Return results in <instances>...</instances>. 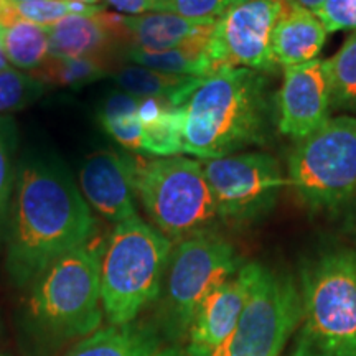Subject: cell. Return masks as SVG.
Returning <instances> with one entry per match:
<instances>
[{
  "label": "cell",
  "instance_id": "e575fe53",
  "mask_svg": "<svg viewBox=\"0 0 356 356\" xmlns=\"http://www.w3.org/2000/svg\"><path fill=\"white\" fill-rule=\"evenodd\" d=\"M76 2H83V3H88V6H96L99 0H76Z\"/></svg>",
  "mask_w": 356,
  "mask_h": 356
},
{
  "label": "cell",
  "instance_id": "603a6c76",
  "mask_svg": "<svg viewBox=\"0 0 356 356\" xmlns=\"http://www.w3.org/2000/svg\"><path fill=\"white\" fill-rule=\"evenodd\" d=\"M144 127L142 154L157 159L184 154V114L181 108L167 102L162 113Z\"/></svg>",
  "mask_w": 356,
  "mask_h": 356
},
{
  "label": "cell",
  "instance_id": "277c9868",
  "mask_svg": "<svg viewBox=\"0 0 356 356\" xmlns=\"http://www.w3.org/2000/svg\"><path fill=\"white\" fill-rule=\"evenodd\" d=\"M172 241L139 216L114 225L99 257L101 305L113 325L131 323L162 292Z\"/></svg>",
  "mask_w": 356,
  "mask_h": 356
},
{
  "label": "cell",
  "instance_id": "ffe728a7",
  "mask_svg": "<svg viewBox=\"0 0 356 356\" xmlns=\"http://www.w3.org/2000/svg\"><path fill=\"white\" fill-rule=\"evenodd\" d=\"M208 40L185 44L172 50H142V48H129L126 56L132 65L144 68L162 71V73L177 74V76L204 78L215 73L210 56L207 53Z\"/></svg>",
  "mask_w": 356,
  "mask_h": 356
},
{
  "label": "cell",
  "instance_id": "9c48e42d",
  "mask_svg": "<svg viewBox=\"0 0 356 356\" xmlns=\"http://www.w3.org/2000/svg\"><path fill=\"white\" fill-rule=\"evenodd\" d=\"M302 315V292L291 275L257 264L234 332L208 356H279Z\"/></svg>",
  "mask_w": 356,
  "mask_h": 356
},
{
  "label": "cell",
  "instance_id": "6da1fadb",
  "mask_svg": "<svg viewBox=\"0 0 356 356\" xmlns=\"http://www.w3.org/2000/svg\"><path fill=\"white\" fill-rule=\"evenodd\" d=\"M92 233L91 208L68 167L51 154L22 155L3 241L13 286H30L51 262L86 246Z\"/></svg>",
  "mask_w": 356,
  "mask_h": 356
},
{
  "label": "cell",
  "instance_id": "d6a6232c",
  "mask_svg": "<svg viewBox=\"0 0 356 356\" xmlns=\"http://www.w3.org/2000/svg\"><path fill=\"white\" fill-rule=\"evenodd\" d=\"M12 66L8 63V58L6 53V44H3V26L0 25V73L6 70H10Z\"/></svg>",
  "mask_w": 356,
  "mask_h": 356
},
{
  "label": "cell",
  "instance_id": "ba28073f",
  "mask_svg": "<svg viewBox=\"0 0 356 356\" xmlns=\"http://www.w3.org/2000/svg\"><path fill=\"white\" fill-rule=\"evenodd\" d=\"M289 180L302 202L314 208L356 198V115L330 118L299 140L289 157Z\"/></svg>",
  "mask_w": 356,
  "mask_h": 356
},
{
  "label": "cell",
  "instance_id": "52a82bcc",
  "mask_svg": "<svg viewBox=\"0 0 356 356\" xmlns=\"http://www.w3.org/2000/svg\"><path fill=\"white\" fill-rule=\"evenodd\" d=\"M241 269L234 248L210 229L190 236L172 249L160 323L168 337L190 332L195 315L210 293Z\"/></svg>",
  "mask_w": 356,
  "mask_h": 356
},
{
  "label": "cell",
  "instance_id": "7402d4cb",
  "mask_svg": "<svg viewBox=\"0 0 356 356\" xmlns=\"http://www.w3.org/2000/svg\"><path fill=\"white\" fill-rule=\"evenodd\" d=\"M333 109L356 114V30L330 60H325Z\"/></svg>",
  "mask_w": 356,
  "mask_h": 356
},
{
  "label": "cell",
  "instance_id": "7a4b0ae2",
  "mask_svg": "<svg viewBox=\"0 0 356 356\" xmlns=\"http://www.w3.org/2000/svg\"><path fill=\"white\" fill-rule=\"evenodd\" d=\"M180 108L184 154L193 157H226L264 145L269 137V88L261 71L218 70L200 79Z\"/></svg>",
  "mask_w": 356,
  "mask_h": 356
},
{
  "label": "cell",
  "instance_id": "5bb4252c",
  "mask_svg": "<svg viewBox=\"0 0 356 356\" xmlns=\"http://www.w3.org/2000/svg\"><path fill=\"white\" fill-rule=\"evenodd\" d=\"M256 266H243L203 300L188 332L191 356H208L231 337L248 300Z\"/></svg>",
  "mask_w": 356,
  "mask_h": 356
},
{
  "label": "cell",
  "instance_id": "3957f363",
  "mask_svg": "<svg viewBox=\"0 0 356 356\" xmlns=\"http://www.w3.org/2000/svg\"><path fill=\"white\" fill-rule=\"evenodd\" d=\"M30 286L19 322L24 356H55L99 328V254L88 244L51 262Z\"/></svg>",
  "mask_w": 356,
  "mask_h": 356
},
{
  "label": "cell",
  "instance_id": "484cf974",
  "mask_svg": "<svg viewBox=\"0 0 356 356\" xmlns=\"http://www.w3.org/2000/svg\"><path fill=\"white\" fill-rule=\"evenodd\" d=\"M44 84L33 74L10 68L0 73V115H8L33 104L44 95Z\"/></svg>",
  "mask_w": 356,
  "mask_h": 356
},
{
  "label": "cell",
  "instance_id": "d590c367",
  "mask_svg": "<svg viewBox=\"0 0 356 356\" xmlns=\"http://www.w3.org/2000/svg\"><path fill=\"white\" fill-rule=\"evenodd\" d=\"M13 2H35V0H13Z\"/></svg>",
  "mask_w": 356,
  "mask_h": 356
},
{
  "label": "cell",
  "instance_id": "f546056e",
  "mask_svg": "<svg viewBox=\"0 0 356 356\" xmlns=\"http://www.w3.org/2000/svg\"><path fill=\"white\" fill-rule=\"evenodd\" d=\"M315 13L328 33L356 30V0H325Z\"/></svg>",
  "mask_w": 356,
  "mask_h": 356
},
{
  "label": "cell",
  "instance_id": "8fae6325",
  "mask_svg": "<svg viewBox=\"0 0 356 356\" xmlns=\"http://www.w3.org/2000/svg\"><path fill=\"white\" fill-rule=\"evenodd\" d=\"M286 0H246L218 17L207 53L215 71L246 68L267 73L277 68L273 30Z\"/></svg>",
  "mask_w": 356,
  "mask_h": 356
},
{
  "label": "cell",
  "instance_id": "d6986e66",
  "mask_svg": "<svg viewBox=\"0 0 356 356\" xmlns=\"http://www.w3.org/2000/svg\"><path fill=\"white\" fill-rule=\"evenodd\" d=\"M113 79L121 91L134 97H159L180 108L202 78L177 76L131 63L113 73Z\"/></svg>",
  "mask_w": 356,
  "mask_h": 356
},
{
  "label": "cell",
  "instance_id": "9a60e30c",
  "mask_svg": "<svg viewBox=\"0 0 356 356\" xmlns=\"http://www.w3.org/2000/svg\"><path fill=\"white\" fill-rule=\"evenodd\" d=\"M327 35L317 13L286 0L273 30V55L284 68L309 63L322 53Z\"/></svg>",
  "mask_w": 356,
  "mask_h": 356
},
{
  "label": "cell",
  "instance_id": "8992f818",
  "mask_svg": "<svg viewBox=\"0 0 356 356\" xmlns=\"http://www.w3.org/2000/svg\"><path fill=\"white\" fill-rule=\"evenodd\" d=\"M136 195L170 241L180 243L208 231L220 218L203 163L181 155L154 160L137 157Z\"/></svg>",
  "mask_w": 356,
  "mask_h": 356
},
{
  "label": "cell",
  "instance_id": "8d00e7d4",
  "mask_svg": "<svg viewBox=\"0 0 356 356\" xmlns=\"http://www.w3.org/2000/svg\"><path fill=\"white\" fill-rule=\"evenodd\" d=\"M155 356H175L173 353H162V355H155Z\"/></svg>",
  "mask_w": 356,
  "mask_h": 356
},
{
  "label": "cell",
  "instance_id": "5b68a950",
  "mask_svg": "<svg viewBox=\"0 0 356 356\" xmlns=\"http://www.w3.org/2000/svg\"><path fill=\"white\" fill-rule=\"evenodd\" d=\"M304 315L292 356H356V252L337 249L302 274Z\"/></svg>",
  "mask_w": 356,
  "mask_h": 356
},
{
  "label": "cell",
  "instance_id": "2e32d148",
  "mask_svg": "<svg viewBox=\"0 0 356 356\" xmlns=\"http://www.w3.org/2000/svg\"><path fill=\"white\" fill-rule=\"evenodd\" d=\"M215 22L190 20L173 12L122 15L124 32L131 42L129 48L155 51L172 50L210 38Z\"/></svg>",
  "mask_w": 356,
  "mask_h": 356
},
{
  "label": "cell",
  "instance_id": "7c38bea8",
  "mask_svg": "<svg viewBox=\"0 0 356 356\" xmlns=\"http://www.w3.org/2000/svg\"><path fill=\"white\" fill-rule=\"evenodd\" d=\"M136 168L137 157L134 155L108 150L91 154L79 168L78 186L92 210L119 225L137 216Z\"/></svg>",
  "mask_w": 356,
  "mask_h": 356
},
{
  "label": "cell",
  "instance_id": "cb8c5ba5",
  "mask_svg": "<svg viewBox=\"0 0 356 356\" xmlns=\"http://www.w3.org/2000/svg\"><path fill=\"white\" fill-rule=\"evenodd\" d=\"M19 127L12 115H0V248H3L8 208L17 175Z\"/></svg>",
  "mask_w": 356,
  "mask_h": 356
},
{
  "label": "cell",
  "instance_id": "d4e9b609",
  "mask_svg": "<svg viewBox=\"0 0 356 356\" xmlns=\"http://www.w3.org/2000/svg\"><path fill=\"white\" fill-rule=\"evenodd\" d=\"M108 74L97 58H48L38 68L37 78L63 88H81Z\"/></svg>",
  "mask_w": 356,
  "mask_h": 356
},
{
  "label": "cell",
  "instance_id": "1f68e13d",
  "mask_svg": "<svg viewBox=\"0 0 356 356\" xmlns=\"http://www.w3.org/2000/svg\"><path fill=\"white\" fill-rule=\"evenodd\" d=\"M22 19L19 10H17V2L13 0H0V25L3 29L10 26Z\"/></svg>",
  "mask_w": 356,
  "mask_h": 356
},
{
  "label": "cell",
  "instance_id": "ac0fdd59",
  "mask_svg": "<svg viewBox=\"0 0 356 356\" xmlns=\"http://www.w3.org/2000/svg\"><path fill=\"white\" fill-rule=\"evenodd\" d=\"M159 346V333L152 327L131 322L96 330L65 356H155Z\"/></svg>",
  "mask_w": 356,
  "mask_h": 356
},
{
  "label": "cell",
  "instance_id": "f1b7e54d",
  "mask_svg": "<svg viewBox=\"0 0 356 356\" xmlns=\"http://www.w3.org/2000/svg\"><path fill=\"white\" fill-rule=\"evenodd\" d=\"M99 126L102 131L113 137L119 145L124 147V149L131 150V152L142 154V145H144V127H142V122L137 113L122 115V118L113 119V121L99 122Z\"/></svg>",
  "mask_w": 356,
  "mask_h": 356
},
{
  "label": "cell",
  "instance_id": "4dcf8cb0",
  "mask_svg": "<svg viewBox=\"0 0 356 356\" xmlns=\"http://www.w3.org/2000/svg\"><path fill=\"white\" fill-rule=\"evenodd\" d=\"M114 10L129 17L154 12H170V0H106Z\"/></svg>",
  "mask_w": 356,
  "mask_h": 356
},
{
  "label": "cell",
  "instance_id": "4fadbf2b",
  "mask_svg": "<svg viewBox=\"0 0 356 356\" xmlns=\"http://www.w3.org/2000/svg\"><path fill=\"white\" fill-rule=\"evenodd\" d=\"M279 131L302 140L330 119V88L325 60L284 68L279 92Z\"/></svg>",
  "mask_w": 356,
  "mask_h": 356
},
{
  "label": "cell",
  "instance_id": "4316f807",
  "mask_svg": "<svg viewBox=\"0 0 356 356\" xmlns=\"http://www.w3.org/2000/svg\"><path fill=\"white\" fill-rule=\"evenodd\" d=\"M17 10L24 20L51 26L70 15L95 17L102 8L99 6L76 2V0H35V2H17Z\"/></svg>",
  "mask_w": 356,
  "mask_h": 356
},
{
  "label": "cell",
  "instance_id": "836d02e7",
  "mask_svg": "<svg viewBox=\"0 0 356 356\" xmlns=\"http://www.w3.org/2000/svg\"><path fill=\"white\" fill-rule=\"evenodd\" d=\"M293 3H297V6L304 7V8H309L312 12H317L320 7H322V3L325 0H292Z\"/></svg>",
  "mask_w": 356,
  "mask_h": 356
},
{
  "label": "cell",
  "instance_id": "83f0119b",
  "mask_svg": "<svg viewBox=\"0 0 356 356\" xmlns=\"http://www.w3.org/2000/svg\"><path fill=\"white\" fill-rule=\"evenodd\" d=\"M246 0H170V12L190 20L215 22L218 17Z\"/></svg>",
  "mask_w": 356,
  "mask_h": 356
},
{
  "label": "cell",
  "instance_id": "e0dca14e",
  "mask_svg": "<svg viewBox=\"0 0 356 356\" xmlns=\"http://www.w3.org/2000/svg\"><path fill=\"white\" fill-rule=\"evenodd\" d=\"M50 56L53 58H96L108 47L109 40L124 35L122 15L99 12L95 17L70 15L48 26Z\"/></svg>",
  "mask_w": 356,
  "mask_h": 356
},
{
  "label": "cell",
  "instance_id": "44dd1931",
  "mask_svg": "<svg viewBox=\"0 0 356 356\" xmlns=\"http://www.w3.org/2000/svg\"><path fill=\"white\" fill-rule=\"evenodd\" d=\"M3 44L8 63L15 70H38L50 58L48 26L24 19L3 29Z\"/></svg>",
  "mask_w": 356,
  "mask_h": 356
},
{
  "label": "cell",
  "instance_id": "30bf717a",
  "mask_svg": "<svg viewBox=\"0 0 356 356\" xmlns=\"http://www.w3.org/2000/svg\"><path fill=\"white\" fill-rule=\"evenodd\" d=\"M203 170L218 215L226 220L243 221L262 215L273 208L286 185L277 160L262 152L204 160Z\"/></svg>",
  "mask_w": 356,
  "mask_h": 356
}]
</instances>
